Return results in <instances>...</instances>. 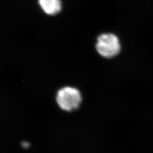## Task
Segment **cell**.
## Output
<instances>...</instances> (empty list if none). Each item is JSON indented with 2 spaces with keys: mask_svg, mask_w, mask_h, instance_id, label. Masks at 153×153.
I'll use <instances>...</instances> for the list:
<instances>
[{
  "mask_svg": "<svg viewBox=\"0 0 153 153\" xmlns=\"http://www.w3.org/2000/svg\"><path fill=\"white\" fill-rule=\"evenodd\" d=\"M81 101V94L76 88L65 86L60 88L56 93V103L62 111L71 112L77 109Z\"/></svg>",
  "mask_w": 153,
  "mask_h": 153,
  "instance_id": "1",
  "label": "cell"
},
{
  "mask_svg": "<svg viewBox=\"0 0 153 153\" xmlns=\"http://www.w3.org/2000/svg\"><path fill=\"white\" fill-rule=\"evenodd\" d=\"M95 48L99 55L106 59L115 57L121 51L119 39L115 35L111 33L99 35L97 38Z\"/></svg>",
  "mask_w": 153,
  "mask_h": 153,
  "instance_id": "2",
  "label": "cell"
},
{
  "mask_svg": "<svg viewBox=\"0 0 153 153\" xmlns=\"http://www.w3.org/2000/svg\"><path fill=\"white\" fill-rule=\"evenodd\" d=\"M38 2L43 11L48 15L54 16L61 10L60 0H38Z\"/></svg>",
  "mask_w": 153,
  "mask_h": 153,
  "instance_id": "3",
  "label": "cell"
}]
</instances>
